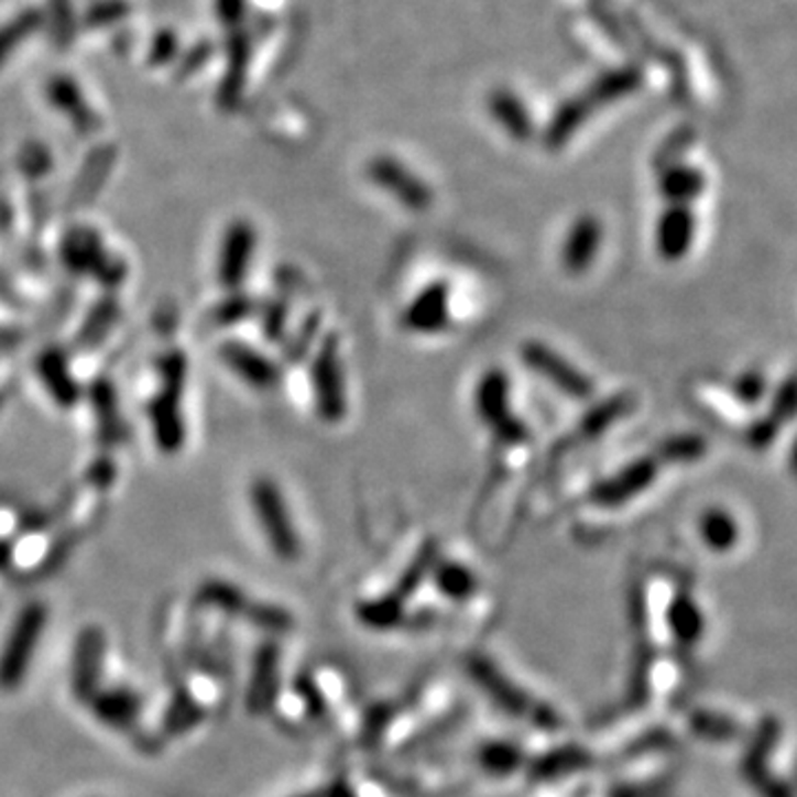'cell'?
<instances>
[{
  "label": "cell",
  "instance_id": "cell-1",
  "mask_svg": "<svg viewBox=\"0 0 797 797\" xmlns=\"http://www.w3.org/2000/svg\"><path fill=\"white\" fill-rule=\"evenodd\" d=\"M47 625V608L34 603L17 619L3 649H0V689L12 691L23 685Z\"/></svg>",
  "mask_w": 797,
  "mask_h": 797
},
{
  "label": "cell",
  "instance_id": "cell-2",
  "mask_svg": "<svg viewBox=\"0 0 797 797\" xmlns=\"http://www.w3.org/2000/svg\"><path fill=\"white\" fill-rule=\"evenodd\" d=\"M474 411L477 417L510 446L529 439L527 426L510 411V379L501 368L483 372L474 387Z\"/></svg>",
  "mask_w": 797,
  "mask_h": 797
},
{
  "label": "cell",
  "instance_id": "cell-3",
  "mask_svg": "<svg viewBox=\"0 0 797 797\" xmlns=\"http://www.w3.org/2000/svg\"><path fill=\"white\" fill-rule=\"evenodd\" d=\"M251 503L273 552L284 560L295 558L299 554V538L277 483L271 479H258L251 485Z\"/></svg>",
  "mask_w": 797,
  "mask_h": 797
},
{
  "label": "cell",
  "instance_id": "cell-4",
  "mask_svg": "<svg viewBox=\"0 0 797 797\" xmlns=\"http://www.w3.org/2000/svg\"><path fill=\"white\" fill-rule=\"evenodd\" d=\"M313 392L317 413L328 424H339L348 413L346 376L339 357V339L328 337L313 363Z\"/></svg>",
  "mask_w": 797,
  "mask_h": 797
},
{
  "label": "cell",
  "instance_id": "cell-5",
  "mask_svg": "<svg viewBox=\"0 0 797 797\" xmlns=\"http://www.w3.org/2000/svg\"><path fill=\"white\" fill-rule=\"evenodd\" d=\"M365 173H368L370 182H374L381 190L390 193L402 207L417 211V214L430 209L433 199H435L433 188L398 160L379 155V157L370 160Z\"/></svg>",
  "mask_w": 797,
  "mask_h": 797
},
{
  "label": "cell",
  "instance_id": "cell-6",
  "mask_svg": "<svg viewBox=\"0 0 797 797\" xmlns=\"http://www.w3.org/2000/svg\"><path fill=\"white\" fill-rule=\"evenodd\" d=\"M521 357L532 370H536V374L547 379L563 394L578 398V402H585L593 394V381L547 343L527 341L521 350Z\"/></svg>",
  "mask_w": 797,
  "mask_h": 797
},
{
  "label": "cell",
  "instance_id": "cell-7",
  "mask_svg": "<svg viewBox=\"0 0 797 797\" xmlns=\"http://www.w3.org/2000/svg\"><path fill=\"white\" fill-rule=\"evenodd\" d=\"M105 634L98 627H87L80 632L74 656H72V676L69 687L78 702H91L100 691L102 665H105Z\"/></svg>",
  "mask_w": 797,
  "mask_h": 797
},
{
  "label": "cell",
  "instance_id": "cell-8",
  "mask_svg": "<svg viewBox=\"0 0 797 797\" xmlns=\"http://www.w3.org/2000/svg\"><path fill=\"white\" fill-rule=\"evenodd\" d=\"M450 324V288L446 282L426 286L404 310L402 326L415 335H437Z\"/></svg>",
  "mask_w": 797,
  "mask_h": 797
},
{
  "label": "cell",
  "instance_id": "cell-9",
  "mask_svg": "<svg viewBox=\"0 0 797 797\" xmlns=\"http://www.w3.org/2000/svg\"><path fill=\"white\" fill-rule=\"evenodd\" d=\"M603 242V225L593 216H580L567 231L560 249V266L567 275H582L591 269Z\"/></svg>",
  "mask_w": 797,
  "mask_h": 797
},
{
  "label": "cell",
  "instance_id": "cell-10",
  "mask_svg": "<svg viewBox=\"0 0 797 797\" xmlns=\"http://www.w3.org/2000/svg\"><path fill=\"white\" fill-rule=\"evenodd\" d=\"M656 477V463L649 459H641L630 463L625 470L614 474L612 479L596 485L591 492V501L605 507H616L632 501L636 494L647 490Z\"/></svg>",
  "mask_w": 797,
  "mask_h": 797
},
{
  "label": "cell",
  "instance_id": "cell-11",
  "mask_svg": "<svg viewBox=\"0 0 797 797\" xmlns=\"http://www.w3.org/2000/svg\"><path fill=\"white\" fill-rule=\"evenodd\" d=\"M255 251V231L247 222H236L222 244L220 255V277L227 286H238L253 260Z\"/></svg>",
  "mask_w": 797,
  "mask_h": 797
},
{
  "label": "cell",
  "instance_id": "cell-12",
  "mask_svg": "<svg viewBox=\"0 0 797 797\" xmlns=\"http://www.w3.org/2000/svg\"><path fill=\"white\" fill-rule=\"evenodd\" d=\"M89 705L96 718L111 729H129L138 720L142 709L140 696L129 687L98 691Z\"/></svg>",
  "mask_w": 797,
  "mask_h": 797
},
{
  "label": "cell",
  "instance_id": "cell-13",
  "mask_svg": "<svg viewBox=\"0 0 797 797\" xmlns=\"http://www.w3.org/2000/svg\"><path fill=\"white\" fill-rule=\"evenodd\" d=\"M694 231V218L685 207H672L658 220L656 244L663 258L678 260L685 255Z\"/></svg>",
  "mask_w": 797,
  "mask_h": 797
},
{
  "label": "cell",
  "instance_id": "cell-14",
  "mask_svg": "<svg viewBox=\"0 0 797 797\" xmlns=\"http://www.w3.org/2000/svg\"><path fill=\"white\" fill-rule=\"evenodd\" d=\"M490 113L492 118L518 140H527L532 133V120L525 105L510 91H496L490 98Z\"/></svg>",
  "mask_w": 797,
  "mask_h": 797
},
{
  "label": "cell",
  "instance_id": "cell-15",
  "mask_svg": "<svg viewBox=\"0 0 797 797\" xmlns=\"http://www.w3.org/2000/svg\"><path fill=\"white\" fill-rule=\"evenodd\" d=\"M227 361L238 370V374L258 387H269L277 381V368L262 357L260 352L244 346H229Z\"/></svg>",
  "mask_w": 797,
  "mask_h": 797
},
{
  "label": "cell",
  "instance_id": "cell-16",
  "mask_svg": "<svg viewBox=\"0 0 797 797\" xmlns=\"http://www.w3.org/2000/svg\"><path fill=\"white\" fill-rule=\"evenodd\" d=\"M199 718H203V705H199L190 694H179L173 698V702L168 705L166 713H164V731L168 735H182L186 731H190Z\"/></svg>",
  "mask_w": 797,
  "mask_h": 797
},
{
  "label": "cell",
  "instance_id": "cell-17",
  "mask_svg": "<svg viewBox=\"0 0 797 797\" xmlns=\"http://www.w3.org/2000/svg\"><path fill=\"white\" fill-rule=\"evenodd\" d=\"M702 184L705 179L700 171L691 166H672L660 179V190L669 199H689L702 190Z\"/></svg>",
  "mask_w": 797,
  "mask_h": 797
},
{
  "label": "cell",
  "instance_id": "cell-18",
  "mask_svg": "<svg viewBox=\"0 0 797 797\" xmlns=\"http://www.w3.org/2000/svg\"><path fill=\"white\" fill-rule=\"evenodd\" d=\"M275 689V654L271 649H264L255 665V676L249 691V705L253 711H260L269 705Z\"/></svg>",
  "mask_w": 797,
  "mask_h": 797
},
{
  "label": "cell",
  "instance_id": "cell-19",
  "mask_svg": "<svg viewBox=\"0 0 797 797\" xmlns=\"http://www.w3.org/2000/svg\"><path fill=\"white\" fill-rule=\"evenodd\" d=\"M623 413H625V402H623V398H612V402H608L605 406L591 411V413L582 419L580 430H582V435H587V437L601 435V433H605V430L610 428V424H614Z\"/></svg>",
  "mask_w": 797,
  "mask_h": 797
},
{
  "label": "cell",
  "instance_id": "cell-20",
  "mask_svg": "<svg viewBox=\"0 0 797 797\" xmlns=\"http://www.w3.org/2000/svg\"><path fill=\"white\" fill-rule=\"evenodd\" d=\"M441 589L450 593H468L472 589V576L463 565L441 567Z\"/></svg>",
  "mask_w": 797,
  "mask_h": 797
}]
</instances>
